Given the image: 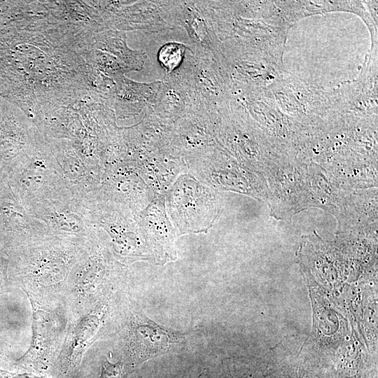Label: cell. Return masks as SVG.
Listing matches in <instances>:
<instances>
[{
    "instance_id": "5",
    "label": "cell",
    "mask_w": 378,
    "mask_h": 378,
    "mask_svg": "<svg viewBox=\"0 0 378 378\" xmlns=\"http://www.w3.org/2000/svg\"><path fill=\"white\" fill-rule=\"evenodd\" d=\"M47 140L69 190L82 199L93 196L100 188L103 173L88 162L74 140Z\"/></svg>"
},
{
    "instance_id": "2",
    "label": "cell",
    "mask_w": 378,
    "mask_h": 378,
    "mask_svg": "<svg viewBox=\"0 0 378 378\" xmlns=\"http://www.w3.org/2000/svg\"><path fill=\"white\" fill-rule=\"evenodd\" d=\"M15 186L25 208L70 190L46 137L18 163Z\"/></svg>"
},
{
    "instance_id": "7",
    "label": "cell",
    "mask_w": 378,
    "mask_h": 378,
    "mask_svg": "<svg viewBox=\"0 0 378 378\" xmlns=\"http://www.w3.org/2000/svg\"><path fill=\"white\" fill-rule=\"evenodd\" d=\"M148 190L139 172L127 168L106 167L98 193L128 206L135 214L147 207Z\"/></svg>"
},
{
    "instance_id": "8",
    "label": "cell",
    "mask_w": 378,
    "mask_h": 378,
    "mask_svg": "<svg viewBox=\"0 0 378 378\" xmlns=\"http://www.w3.org/2000/svg\"><path fill=\"white\" fill-rule=\"evenodd\" d=\"M139 218L145 240L157 256L164 261L174 259V230L166 216L162 202L154 201Z\"/></svg>"
},
{
    "instance_id": "1",
    "label": "cell",
    "mask_w": 378,
    "mask_h": 378,
    "mask_svg": "<svg viewBox=\"0 0 378 378\" xmlns=\"http://www.w3.org/2000/svg\"><path fill=\"white\" fill-rule=\"evenodd\" d=\"M96 234L121 256L134 255L146 241L139 216L128 206L100 195L85 199Z\"/></svg>"
},
{
    "instance_id": "13",
    "label": "cell",
    "mask_w": 378,
    "mask_h": 378,
    "mask_svg": "<svg viewBox=\"0 0 378 378\" xmlns=\"http://www.w3.org/2000/svg\"><path fill=\"white\" fill-rule=\"evenodd\" d=\"M13 378H38V377L32 376L31 374H24L18 375Z\"/></svg>"
},
{
    "instance_id": "12",
    "label": "cell",
    "mask_w": 378,
    "mask_h": 378,
    "mask_svg": "<svg viewBox=\"0 0 378 378\" xmlns=\"http://www.w3.org/2000/svg\"><path fill=\"white\" fill-rule=\"evenodd\" d=\"M122 363L120 360L112 363L107 359L102 364V373L99 378H121Z\"/></svg>"
},
{
    "instance_id": "11",
    "label": "cell",
    "mask_w": 378,
    "mask_h": 378,
    "mask_svg": "<svg viewBox=\"0 0 378 378\" xmlns=\"http://www.w3.org/2000/svg\"><path fill=\"white\" fill-rule=\"evenodd\" d=\"M184 46L176 43H170L164 46L158 54L159 61L168 71H172L181 62Z\"/></svg>"
},
{
    "instance_id": "9",
    "label": "cell",
    "mask_w": 378,
    "mask_h": 378,
    "mask_svg": "<svg viewBox=\"0 0 378 378\" xmlns=\"http://www.w3.org/2000/svg\"><path fill=\"white\" fill-rule=\"evenodd\" d=\"M32 305V341L24 358L35 365L43 366L53 340L55 323L52 316L30 299Z\"/></svg>"
},
{
    "instance_id": "4",
    "label": "cell",
    "mask_w": 378,
    "mask_h": 378,
    "mask_svg": "<svg viewBox=\"0 0 378 378\" xmlns=\"http://www.w3.org/2000/svg\"><path fill=\"white\" fill-rule=\"evenodd\" d=\"M168 201L172 218L183 232L204 230L218 210L214 193L191 177L183 176L174 184Z\"/></svg>"
},
{
    "instance_id": "3",
    "label": "cell",
    "mask_w": 378,
    "mask_h": 378,
    "mask_svg": "<svg viewBox=\"0 0 378 378\" xmlns=\"http://www.w3.org/2000/svg\"><path fill=\"white\" fill-rule=\"evenodd\" d=\"M43 222L53 236L88 244L95 237L89 207L71 190L26 208Z\"/></svg>"
},
{
    "instance_id": "10",
    "label": "cell",
    "mask_w": 378,
    "mask_h": 378,
    "mask_svg": "<svg viewBox=\"0 0 378 378\" xmlns=\"http://www.w3.org/2000/svg\"><path fill=\"white\" fill-rule=\"evenodd\" d=\"M102 312H90L81 317L75 324L67 346L66 358L69 364L74 363L83 350L97 333L102 319Z\"/></svg>"
},
{
    "instance_id": "6",
    "label": "cell",
    "mask_w": 378,
    "mask_h": 378,
    "mask_svg": "<svg viewBox=\"0 0 378 378\" xmlns=\"http://www.w3.org/2000/svg\"><path fill=\"white\" fill-rule=\"evenodd\" d=\"M182 335L138 313L131 322L128 344L134 359L141 363L176 350L183 340Z\"/></svg>"
}]
</instances>
